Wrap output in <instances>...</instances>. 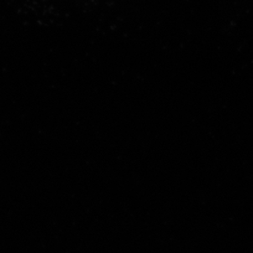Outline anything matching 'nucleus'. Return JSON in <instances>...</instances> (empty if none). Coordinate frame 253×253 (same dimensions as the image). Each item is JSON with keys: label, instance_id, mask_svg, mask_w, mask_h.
Returning a JSON list of instances; mask_svg holds the SVG:
<instances>
[]
</instances>
